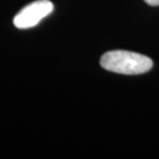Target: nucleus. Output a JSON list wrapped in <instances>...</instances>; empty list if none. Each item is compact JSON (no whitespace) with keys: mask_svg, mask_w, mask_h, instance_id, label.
Listing matches in <instances>:
<instances>
[{"mask_svg":"<svg viewBox=\"0 0 159 159\" xmlns=\"http://www.w3.org/2000/svg\"><path fill=\"white\" fill-rule=\"evenodd\" d=\"M100 65L107 70L122 75H141L153 67V61L149 57L129 51L116 50L103 54Z\"/></svg>","mask_w":159,"mask_h":159,"instance_id":"1","label":"nucleus"},{"mask_svg":"<svg viewBox=\"0 0 159 159\" xmlns=\"http://www.w3.org/2000/svg\"><path fill=\"white\" fill-rule=\"evenodd\" d=\"M53 11L54 5L50 0H37L26 5L15 16L14 25L18 29L34 27Z\"/></svg>","mask_w":159,"mask_h":159,"instance_id":"2","label":"nucleus"},{"mask_svg":"<svg viewBox=\"0 0 159 159\" xmlns=\"http://www.w3.org/2000/svg\"><path fill=\"white\" fill-rule=\"evenodd\" d=\"M144 1L147 3V4L152 5V6H157V5H159V0H144Z\"/></svg>","mask_w":159,"mask_h":159,"instance_id":"3","label":"nucleus"}]
</instances>
